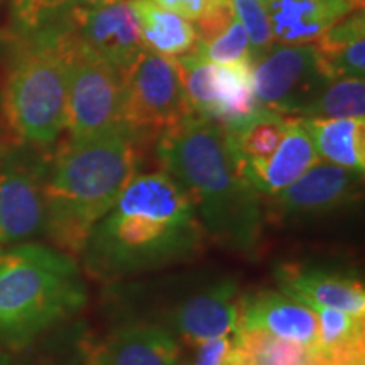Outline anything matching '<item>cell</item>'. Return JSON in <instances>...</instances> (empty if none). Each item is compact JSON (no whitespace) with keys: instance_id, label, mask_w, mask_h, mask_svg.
Masks as SVG:
<instances>
[{"instance_id":"19","label":"cell","mask_w":365,"mask_h":365,"mask_svg":"<svg viewBox=\"0 0 365 365\" xmlns=\"http://www.w3.org/2000/svg\"><path fill=\"white\" fill-rule=\"evenodd\" d=\"M129 4L148 51L170 59L196 51L198 33L188 19L159 7L153 0H129Z\"/></svg>"},{"instance_id":"13","label":"cell","mask_w":365,"mask_h":365,"mask_svg":"<svg viewBox=\"0 0 365 365\" xmlns=\"http://www.w3.org/2000/svg\"><path fill=\"white\" fill-rule=\"evenodd\" d=\"M237 328H257L304 346H314L318 340V319L313 309L281 291L242 296Z\"/></svg>"},{"instance_id":"27","label":"cell","mask_w":365,"mask_h":365,"mask_svg":"<svg viewBox=\"0 0 365 365\" xmlns=\"http://www.w3.org/2000/svg\"><path fill=\"white\" fill-rule=\"evenodd\" d=\"M232 350V335L196 345L193 365H227Z\"/></svg>"},{"instance_id":"6","label":"cell","mask_w":365,"mask_h":365,"mask_svg":"<svg viewBox=\"0 0 365 365\" xmlns=\"http://www.w3.org/2000/svg\"><path fill=\"white\" fill-rule=\"evenodd\" d=\"M24 39L51 43L66 56L86 54L102 59L122 73L145 49L129 0L78 9L53 29Z\"/></svg>"},{"instance_id":"25","label":"cell","mask_w":365,"mask_h":365,"mask_svg":"<svg viewBox=\"0 0 365 365\" xmlns=\"http://www.w3.org/2000/svg\"><path fill=\"white\" fill-rule=\"evenodd\" d=\"M196 53L213 65H237V63H254L250 54L249 36L235 19L215 38L200 43Z\"/></svg>"},{"instance_id":"3","label":"cell","mask_w":365,"mask_h":365,"mask_svg":"<svg viewBox=\"0 0 365 365\" xmlns=\"http://www.w3.org/2000/svg\"><path fill=\"white\" fill-rule=\"evenodd\" d=\"M139 137L117 129L90 139H70L49 159L46 208L54 247L78 257L93 227L110 212L137 175Z\"/></svg>"},{"instance_id":"28","label":"cell","mask_w":365,"mask_h":365,"mask_svg":"<svg viewBox=\"0 0 365 365\" xmlns=\"http://www.w3.org/2000/svg\"><path fill=\"white\" fill-rule=\"evenodd\" d=\"M153 2L158 4L159 7L166 9V11L176 12L178 16L185 17L190 22H196L215 0H153Z\"/></svg>"},{"instance_id":"14","label":"cell","mask_w":365,"mask_h":365,"mask_svg":"<svg viewBox=\"0 0 365 365\" xmlns=\"http://www.w3.org/2000/svg\"><path fill=\"white\" fill-rule=\"evenodd\" d=\"M93 365H181V346L168 328L129 322L95 344Z\"/></svg>"},{"instance_id":"15","label":"cell","mask_w":365,"mask_h":365,"mask_svg":"<svg viewBox=\"0 0 365 365\" xmlns=\"http://www.w3.org/2000/svg\"><path fill=\"white\" fill-rule=\"evenodd\" d=\"M274 43L282 46L313 44L319 36L345 19L364 11L359 0H264Z\"/></svg>"},{"instance_id":"20","label":"cell","mask_w":365,"mask_h":365,"mask_svg":"<svg viewBox=\"0 0 365 365\" xmlns=\"http://www.w3.org/2000/svg\"><path fill=\"white\" fill-rule=\"evenodd\" d=\"M97 341L80 323H66L24 349L0 352V365H93Z\"/></svg>"},{"instance_id":"26","label":"cell","mask_w":365,"mask_h":365,"mask_svg":"<svg viewBox=\"0 0 365 365\" xmlns=\"http://www.w3.org/2000/svg\"><path fill=\"white\" fill-rule=\"evenodd\" d=\"M234 17L249 36L250 54L255 63L274 46V38L264 0H230Z\"/></svg>"},{"instance_id":"9","label":"cell","mask_w":365,"mask_h":365,"mask_svg":"<svg viewBox=\"0 0 365 365\" xmlns=\"http://www.w3.org/2000/svg\"><path fill=\"white\" fill-rule=\"evenodd\" d=\"M38 150H12L0 163V249L46 235L49 159Z\"/></svg>"},{"instance_id":"12","label":"cell","mask_w":365,"mask_h":365,"mask_svg":"<svg viewBox=\"0 0 365 365\" xmlns=\"http://www.w3.org/2000/svg\"><path fill=\"white\" fill-rule=\"evenodd\" d=\"M239 304V284L223 279L178 304L171 313V327L191 346L230 336L237 328Z\"/></svg>"},{"instance_id":"31","label":"cell","mask_w":365,"mask_h":365,"mask_svg":"<svg viewBox=\"0 0 365 365\" xmlns=\"http://www.w3.org/2000/svg\"><path fill=\"white\" fill-rule=\"evenodd\" d=\"M227 2H230V0H227Z\"/></svg>"},{"instance_id":"16","label":"cell","mask_w":365,"mask_h":365,"mask_svg":"<svg viewBox=\"0 0 365 365\" xmlns=\"http://www.w3.org/2000/svg\"><path fill=\"white\" fill-rule=\"evenodd\" d=\"M279 291L308 308H333L365 317V291L362 282L344 274L308 269L287 264L277 269Z\"/></svg>"},{"instance_id":"30","label":"cell","mask_w":365,"mask_h":365,"mask_svg":"<svg viewBox=\"0 0 365 365\" xmlns=\"http://www.w3.org/2000/svg\"><path fill=\"white\" fill-rule=\"evenodd\" d=\"M2 48H4V36L0 33V51H2Z\"/></svg>"},{"instance_id":"17","label":"cell","mask_w":365,"mask_h":365,"mask_svg":"<svg viewBox=\"0 0 365 365\" xmlns=\"http://www.w3.org/2000/svg\"><path fill=\"white\" fill-rule=\"evenodd\" d=\"M318 161L317 149L301 118L291 117L289 129L272 156L262 164L245 170L244 175L259 195L274 198Z\"/></svg>"},{"instance_id":"29","label":"cell","mask_w":365,"mask_h":365,"mask_svg":"<svg viewBox=\"0 0 365 365\" xmlns=\"http://www.w3.org/2000/svg\"><path fill=\"white\" fill-rule=\"evenodd\" d=\"M4 154H6V153H4V148H2V143H0V163H2V158H4Z\"/></svg>"},{"instance_id":"8","label":"cell","mask_w":365,"mask_h":365,"mask_svg":"<svg viewBox=\"0 0 365 365\" xmlns=\"http://www.w3.org/2000/svg\"><path fill=\"white\" fill-rule=\"evenodd\" d=\"M68 58L66 129L81 140L108 134L124 125V73L86 54Z\"/></svg>"},{"instance_id":"22","label":"cell","mask_w":365,"mask_h":365,"mask_svg":"<svg viewBox=\"0 0 365 365\" xmlns=\"http://www.w3.org/2000/svg\"><path fill=\"white\" fill-rule=\"evenodd\" d=\"M289 124L291 117L264 108L259 115H255L247 124L232 130H223L227 132L228 143H230L237 161L240 163L242 170L245 171L249 168L262 164L272 156L274 150L284 139Z\"/></svg>"},{"instance_id":"2","label":"cell","mask_w":365,"mask_h":365,"mask_svg":"<svg viewBox=\"0 0 365 365\" xmlns=\"http://www.w3.org/2000/svg\"><path fill=\"white\" fill-rule=\"evenodd\" d=\"M158 158L190 195L205 234L239 254L259 249L262 196L244 175L220 125L198 115L186 118L159 135Z\"/></svg>"},{"instance_id":"5","label":"cell","mask_w":365,"mask_h":365,"mask_svg":"<svg viewBox=\"0 0 365 365\" xmlns=\"http://www.w3.org/2000/svg\"><path fill=\"white\" fill-rule=\"evenodd\" d=\"M66 54L51 43L24 39L4 88L9 125L29 148H51L66 129Z\"/></svg>"},{"instance_id":"10","label":"cell","mask_w":365,"mask_h":365,"mask_svg":"<svg viewBox=\"0 0 365 365\" xmlns=\"http://www.w3.org/2000/svg\"><path fill=\"white\" fill-rule=\"evenodd\" d=\"M252 80L259 105L286 117H301L330 83L313 44L272 46L254 63Z\"/></svg>"},{"instance_id":"23","label":"cell","mask_w":365,"mask_h":365,"mask_svg":"<svg viewBox=\"0 0 365 365\" xmlns=\"http://www.w3.org/2000/svg\"><path fill=\"white\" fill-rule=\"evenodd\" d=\"M113 0H11L14 22L22 38L46 33L78 9Z\"/></svg>"},{"instance_id":"1","label":"cell","mask_w":365,"mask_h":365,"mask_svg":"<svg viewBox=\"0 0 365 365\" xmlns=\"http://www.w3.org/2000/svg\"><path fill=\"white\" fill-rule=\"evenodd\" d=\"M203 235L193 202L175 178L135 175L78 257L91 279L113 282L195 259Z\"/></svg>"},{"instance_id":"18","label":"cell","mask_w":365,"mask_h":365,"mask_svg":"<svg viewBox=\"0 0 365 365\" xmlns=\"http://www.w3.org/2000/svg\"><path fill=\"white\" fill-rule=\"evenodd\" d=\"M252 68L254 63L213 68V110L210 120L222 129H237L264 110L254 93Z\"/></svg>"},{"instance_id":"21","label":"cell","mask_w":365,"mask_h":365,"mask_svg":"<svg viewBox=\"0 0 365 365\" xmlns=\"http://www.w3.org/2000/svg\"><path fill=\"white\" fill-rule=\"evenodd\" d=\"M318 158L345 170H365V120L359 118H301Z\"/></svg>"},{"instance_id":"7","label":"cell","mask_w":365,"mask_h":365,"mask_svg":"<svg viewBox=\"0 0 365 365\" xmlns=\"http://www.w3.org/2000/svg\"><path fill=\"white\" fill-rule=\"evenodd\" d=\"M124 125L132 134H164L193 117L173 59L144 49L124 73Z\"/></svg>"},{"instance_id":"24","label":"cell","mask_w":365,"mask_h":365,"mask_svg":"<svg viewBox=\"0 0 365 365\" xmlns=\"http://www.w3.org/2000/svg\"><path fill=\"white\" fill-rule=\"evenodd\" d=\"M298 118L365 120V80L339 78L330 81Z\"/></svg>"},{"instance_id":"4","label":"cell","mask_w":365,"mask_h":365,"mask_svg":"<svg viewBox=\"0 0 365 365\" xmlns=\"http://www.w3.org/2000/svg\"><path fill=\"white\" fill-rule=\"evenodd\" d=\"M88 299L73 255L39 242L0 249V352L24 349L75 319Z\"/></svg>"},{"instance_id":"11","label":"cell","mask_w":365,"mask_h":365,"mask_svg":"<svg viewBox=\"0 0 365 365\" xmlns=\"http://www.w3.org/2000/svg\"><path fill=\"white\" fill-rule=\"evenodd\" d=\"M360 180V173L319 159L293 185L274 196V203L289 220L325 215L357 198Z\"/></svg>"}]
</instances>
